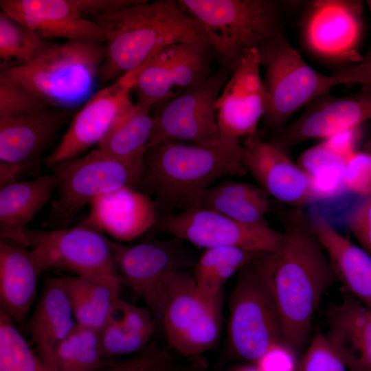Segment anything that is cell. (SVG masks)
I'll return each instance as SVG.
<instances>
[{"label":"cell","mask_w":371,"mask_h":371,"mask_svg":"<svg viewBox=\"0 0 371 371\" xmlns=\"http://www.w3.org/2000/svg\"><path fill=\"white\" fill-rule=\"evenodd\" d=\"M179 6L206 34L214 54L228 71L247 49L283 31L284 6L275 0H181Z\"/></svg>","instance_id":"cell-4"},{"label":"cell","mask_w":371,"mask_h":371,"mask_svg":"<svg viewBox=\"0 0 371 371\" xmlns=\"http://www.w3.org/2000/svg\"><path fill=\"white\" fill-rule=\"evenodd\" d=\"M284 228L277 249L254 261L280 315L284 338L297 352L310 342L313 318L335 273L301 207L278 210Z\"/></svg>","instance_id":"cell-1"},{"label":"cell","mask_w":371,"mask_h":371,"mask_svg":"<svg viewBox=\"0 0 371 371\" xmlns=\"http://www.w3.org/2000/svg\"><path fill=\"white\" fill-rule=\"evenodd\" d=\"M269 196L259 186L225 179L204 192L199 206L243 223L269 225Z\"/></svg>","instance_id":"cell-30"},{"label":"cell","mask_w":371,"mask_h":371,"mask_svg":"<svg viewBox=\"0 0 371 371\" xmlns=\"http://www.w3.org/2000/svg\"><path fill=\"white\" fill-rule=\"evenodd\" d=\"M214 55L208 43L184 42L155 52L133 71L124 74L139 102L154 105L170 99L206 79Z\"/></svg>","instance_id":"cell-12"},{"label":"cell","mask_w":371,"mask_h":371,"mask_svg":"<svg viewBox=\"0 0 371 371\" xmlns=\"http://www.w3.org/2000/svg\"><path fill=\"white\" fill-rule=\"evenodd\" d=\"M346 225L361 248L371 256V191L350 211Z\"/></svg>","instance_id":"cell-41"},{"label":"cell","mask_w":371,"mask_h":371,"mask_svg":"<svg viewBox=\"0 0 371 371\" xmlns=\"http://www.w3.org/2000/svg\"><path fill=\"white\" fill-rule=\"evenodd\" d=\"M326 312L329 343L350 371H371V309L343 286Z\"/></svg>","instance_id":"cell-22"},{"label":"cell","mask_w":371,"mask_h":371,"mask_svg":"<svg viewBox=\"0 0 371 371\" xmlns=\"http://www.w3.org/2000/svg\"><path fill=\"white\" fill-rule=\"evenodd\" d=\"M297 371H348L325 335L316 330L306 350L299 357Z\"/></svg>","instance_id":"cell-39"},{"label":"cell","mask_w":371,"mask_h":371,"mask_svg":"<svg viewBox=\"0 0 371 371\" xmlns=\"http://www.w3.org/2000/svg\"><path fill=\"white\" fill-rule=\"evenodd\" d=\"M243 144L247 173L269 196L293 207L318 201L306 174L282 148L262 139L258 132Z\"/></svg>","instance_id":"cell-19"},{"label":"cell","mask_w":371,"mask_h":371,"mask_svg":"<svg viewBox=\"0 0 371 371\" xmlns=\"http://www.w3.org/2000/svg\"><path fill=\"white\" fill-rule=\"evenodd\" d=\"M29 247L46 270L56 268L77 276L118 275L111 240L84 221L72 228L25 229Z\"/></svg>","instance_id":"cell-13"},{"label":"cell","mask_w":371,"mask_h":371,"mask_svg":"<svg viewBox=\"0 0 371 371\" xmlns=\"http://www.w3.org/2000/svg\"><path fill=\"white\" fill-rule=\"evenodd\" d=\"M340 85H360L371 87V59L341 67L333 73Z\"/></svg>","instance_id":"cell-43"},{"label":"cell","mask_w":371,"mask_h":371,"mask_svg":"<svg viewBox=\"0 0 371 371\" xmlns=\"http://www.w3.org/2000/svg\"><path fill=\"white\" fill-rule=\"evenodd\" d=\"M59 177L55 172L0 188L1 240L29 247L25 229L28 223L51 199Z\"/></svg>","instance_id":"cell-26"},{"label":"cell","mask_w":371,"mask_h":371,"mask_svg":"<svg viewBox=\"0 0 371 371\" xmlns=\"http://www.w3.org/2000/svg\"><path fill=\"white\" fill-rule=\"evenodd\" d=\"M297 352L286 341L272 344L255 363L260 371H297Z\"/></svg>","instance_id":"cell-42"},{"label":"cell","mask_w":371,"mask_h":371,"mask_svg":"<svg viewBox=\"0 0 371 371\" xmlns=\"http://www.w3.org/2000/svg\"><path fill=\"white\" fill-rule=\"evenodd\" d=\"M34 30L0 12V59L1 67L29 64L55 46Z\"/></svg>","instance_id":"cell-34"},{"label":"cell","mask_w":371,"mask_h":371,"mask_svg":"<svg viewBox=\"0 0 371 371\" xmlns=\"http://www.w3.org/2000/svg\"><path fill=\"white\" fill-rule=\"evenodd\" d=\"M144 167V158L117 159L100 148L58 162L52 168L59 177L57 197L51 201L43 226L68 228L78 212L97 197L124 187L135 188Z\"/></svg>","instance_id":"cell-7"},{"label":"cell","mask_w":371,"mask_h":371,"mask_svg":"<svg viewBox=\"0 0 371 371\" xmlns=\"http://www.w3.org/2000/svg\"><path fill=\"white\" fill-rule=\"evenodd\" d=\"M234 371H260V370L255 363H252L238 368Z\"/></svg>","instance_id":"cell-48"},{"label":"cell","mask_w":371,"mask_h":371,"mask_svg":"<svg viewBox=\"0 0 371 371\" xmlns=\"http://www.w3.org/2000/svg\"><path fill=\"white\" fill-rule=\"evenodd\" d=\"M346 159L322 142L303 152L297 164L309 178L320 200L337 196L345 189L343 174Z\"/></svg>","instance_id":"cell-35"},{"label":"cell","mask_w":371,"mask_h":371,"mask_svg":"<svg viewBox=\"0 0 371 371\" xmlns=\"http://www.w3.org/2000/svg\"><path fill=\"white\" fill-rule=\"evenodd\" d=\"M149 232L164 233L201 249L234 247L259 253L275 251L283 237L282 232L269 225L243 223L199 206L157 214Z\"/></svg>","instance_id":"cell-11"},{"label":"cell","mask_w":371,"mask_h":371,"mask_svg":"<svg viewBox=\"0 0 371 371\" xmlns=\"http://www.w3.org/2000/svg\"><path fill=\"white\" fill-rule=\"evenodd\" d=\"M13 321L0 311V371H55L36 355Z\"/></svg>","instance_id":"cell-36"},{"label":"cell","mask_w":371,"mask_h":371,"mask_svg":"<svg viewBox=\"0 0 371 371\" xmlns=\"http://www.w3.org/2000/svg\"><path fill=\"white\" fill-rule=\"evenodd\" d=\"M76 324L61 278H47L30 322L38 355L57 371L55 351Z\"/></svg>","instance_id":"cell-27"},{"label":"cell","mask_w":371,"mask_h":371,"mask_svg":"<svg viewBox=\"0 0 371 371\" xmlns=\"http://www.w3.org/2000/svg\"><path fill=\"white\" fill-rule=\"evenodd\" d=\"M68 109L49 107L33 113L0 118V161L25 170L40 157L71 117Z\"/></svg>","instance_id":"cell-21"},{"label":"cell","mask_w":371,"mask_h":371,"mask_svg":"<svg viewBox=\"0 0 371 371\" xmlns=\"http://www.w3.org/2000/svg\"><path fill=\"white\" fill-rule=\"evenodd\" d=\"M262 254L234 247L205 249L192 271L197 289L210 300L223 302L228 280Z\"/></svg>","instance_id":"cell-32"},{"label":"cell","mask_w":371,"mask_h":371,"mask_svg":"<svg viewBox=\"0 0 371 371\" xmlns=\"http://www.w3.org/2000/svg\"><path fill=\"white\" fill-rule=\"evenodd\" d=\"M362 150L366 151L371 154V129L367 134L363 144Z\"/></svg>","instance_id":"cell-46"},{"label":"cell","mask_w":371,"mask_h":371,"mask_svg":"<svg viewBox=\"0 0 371 371\" xmlns=\"http://www.w3.org/2000/svg\"><path fill=\"white\" fill-rule=\"evenodd\" d=\"M98 371H197L192 361H181L157 342H150L133 357Z\"/></svg>","instance_id":"cell-37"},{"label":"cell","mask_w":371,"mask_h":371,"mask_svg":"<svg viewBox=\"0 0 371 371\" xmlns=\"http://www.w3.org/2000/svg\"><path fill=\"white\" fill-rule=\"evenodd\" d=\"M1 10L46 40L104 43V31L80 12L75 0H1Z\"/></svg>","instance_id":"cell-20"},{"label":"cell","mask_w":371,"mask_h":371,"mask_svg":"<svg viewBox=\"0 0 371 371\" xmlns=\"http://www.w3.org/2000/svg\"><path fill=\"white\" fill-rule=\"evenodd\" d=\"M359 127L336 133L324 139V143L332 150L348 158L353 152L358 139Z\"/></svg>","instance_id":"cell-45"},{"label":"cell","mask_w":371,"mask_h":371,"mask_svg":"<svg viewBox=\"0 0 371 371\" xmlns=\"http://www.w3.org/2000/svg\"><path fill=\"white\" fill-rule=\"evenodd\" d=\"M371 120V87L363 85L347 96L325 93L305 106L291 124L271 140L289 153L294 146L311 139H326L360 126Z\"/></svg>","instance_id":"cell-17"},{"label":"cell","mask_w":371,"mask_h":371,"mask_svg":"<svg viewBox=\"0 0 371 371\" xmlns=\"http://www.w3.org/2000/svg\"><path fill=\"white\" fill-rule=\"evenodd\" d=\"M45 270L34 250L1 240L0 311L16 322L23 321L34 302L39 278Z\"/></svg>","instance_id":"cell-25"},{"label":"cell","mask_w":371,"mask_h":371,"mask_svg":"<svg viewBox=\"0 0 371 371\" xmlns=\"http://www.w3.org/2000/svg\"><path fill=\"white\" fill-rule=\"evenodd\" d=\"M75 1L83 16L90 15L94 18L117 12L135 3L138 0H75Z\"/></svg>","instance_id":"cell-44"},{"label":"cell","mask_w":371,"mask_h":371,"mask_svg":"<svg viewBox=\"0 0 371 371\" xmlns=\"http://www.w3.org/2000/svg\"><path fill=\"white\" fill-rule=\"evenodd\" d=\"M256 47L247 49L225 82L215 103L221 139L240 141L258 132L270 107V98L260 75Z\"/></svg>","instance_id":"cell-15"},{"label":"cell","mask_w":371,"mask_h":371,"mask_svg":"<svg viewBox=\"0 0 371 371\" xmlns=\"http://www.w3.org/2000/svg\"><path fill=\"white\" fill-rule=\"evenodd\" d=\"M256 48L270 98V107L263 120L265 126L275 133L284 128L302 107L339 85L333 74H323L308 65L289 42L284 30Z\"/></svg>","instance_id":"cell-8"},{"label":"cell","mask_w":371,"mask_h":371,"mask_svg":"<svg viewBox=\"0 0 371 371\" xmlns=\"http://www.w3.org/2000/svg\"><path fill=\"white\" fill-rule=\"evenodd\" d=\"M253 261L238 273L229 297L227 342L234 357L256 363L272 344L286 340L278 310Z\"/></svg>","instance_id":"cell-9"},{"label":"cell","mask_w":371,"mask_h":371,"mask_svg":"<svg viewBox=\"0 0 371 371\" xmlns=\"http://www.w3.org/2000/svg\"><path fill=\"white\" fill-rule=\"evenodd\" d=\"M343 180L345 189L368 195L371 191V154L353 152L346 161Z\"/></svg>","instance_id":"cell-40"},{"label":"cell","mask_w":371,"mask_h":371,"mask_svg":"<svg viewBox=\"0 0 371 371\" xmlns=\"http://www.w3.org/2000/svg\"><path fill=\"white\" fill-rule=\"evenodd\" d=\"M144 164L135 188L153 196L157 214L198 207L204 192L221 179L247 173L240 141L215 146L165 142L147 148Z\"/></svg>","instance_id":"cell-2"},{"label":"cell","mask_w":371,"mask_h":371,"mask_svg":"<svg viewBox=\"0 0 371 371\" xmlns=\"http://www.w3.org/2000/svg\"><path fill=\"white\" fill-rule=\"evenodd\" d=\"M366 3L368 5V10H369V12H370V19H371V0H368L366 1ZM370 44H369V47L367 50V52H366V54L364 57H363V59L362 60H370L371 59V37H370Z\"/></svg>","instance_id":"cell-47"},{"label":"cell","mask_w":371,"mask_h":371,"mask_svg":"<svg viewBox=\"0 0 371 371\" xmlns=\"http://www.w3.org/2000/svg\"><path fill=\"white\" fill-rule=\"evenodd\" d=\"M223 302L206 298L192 271L170 273L164 280L152 314L170 348L185 358L201 357L216 346L221 330Z\"/></svg>","instance_id":"cell-6"},{"label":"cell","mask_w":371,"mask_h":371,"mask_svg":"<svg viewBox=\"0 0 371 371\" xmlns=\"http://www.w3.org/2000/svg\"><path fill=\"white\" fill-rule=\"evenodd\" d=\"M152 107L133 102L98 144V148L117 159H143L153 129Z\"/></svg>","instance_id":"cell-31"},{"label":"cell","mask_w":371,"mask_h":371,"mask_svg":"<svg viewBox=\"0 0 371 371\" xmlns=\"http://www.w3.org/2000/svg\"><path fill=\"white\" fill-rule=\"evenodd\" d=\"M49 107L34 93L0 72V118L33 113Z\"/></svg>","instance_id":"cell-38"},{"label":"cell","mask_w":371,"mask_h":371,"mask_svg":"<svg viewBox=\"0 0 371 371\" xmlns=\"http://www.w3.org/2000/svg\"><path fill=\"white\" fill-rule=\"evenodd\" d=\"M85 221L117 240L130 241L154 226L157 216L150 196L132 187H124L95 199Z\"/></svg>","instance_id":"cell-23"},{"label":"cell","mask_w":371,"mask_h":371,"mask_svg":"<svg viewBox=\"0 0 371 371\" xmlns=\"http://www.w3.org/2000/svg\"><path fill=\"white\" fill-rule=\"evenodd\" d=\"M363 10V2L359 0L311 1L302 21L307 49L319 59L342 67L361 62Z\"/></svg>","instance_id":"cell-14"},{"label":"cell","mask_w":371,"mask_h":371,"mask_svg":"<svg viewBox=\"0 0 371 371\" xmlns=\"http://www.w3.org/2000/svg\"><path fill=\"white\" fill-rule=\"evenodd\" d=\"M184 243L175 237L134 245L111 242L117 271L151 313L166 278L172 272L193 268L197 260Z\"/></svg>","instance_id":"cell-16"},{"label":"cell","mask_w":371,"mask_h":371,"mask_svg":"<svg viewBox=\"0 0 371 371\" xmlns=\"http://www.w3.org/2000/svg\"><path fill=\"white\" fill-rule=\"evenodd\" d=\"M152 313L122 299L100 332L104 357H115L139 352L150 342L156 328Z\"/></svg>","instance_id":"cell-29"},{"label":"cell","mask_w":371,"mask_h":371,"mask_svg":"<svg viewBox=\"0 0 371 371\" xmlns=\"http://www.w3.org/2000/svg\"><path fill=\"white\" fill-rule=\"evenodd\" d=\"M57 371H98L114 362L104 355L99 330L76 324L55 351Z\"/></svg>","instance_id":"cell-33"},{"label":"cell","mask_w":371,"mask_h":371,"mask_svg":"<svg viewBox=\"0 0 371 371\" xmlns=\"http://www.w3.org/2000/svg\"><path fill=\"white\" fill-rule=\"evenodd\" d=\"M228 79V70L212 73L179 95L154 105L153 129L148 148L165 142L186 141L215 146L221 139L216 101Z\"/></svg>","instance_id":"cell-10"},{"label":"cell","mask_w":371,"mask_h":371,"mask_svg":"<svg viewBox=\"0 0 371 371\" xmlns=\"http://www.w3.org/2000/svg\"><path fill=\"white\" fill-rule=\"evenodd\" d=\"M106 51L104 43L67 41L25 65L0 67V72L49 107L70 109L92 95Z\"/></svg>","instance_id":"cell-5"},{"label":"cell","mask_w":371,"mask_h":371,"mask_svg":"<svg viewBox=\"0 0 371 371\" xmlns=\"http://www.w3.org/2000/svg\"><path fill=\"white\" fill-rule=\"evenodd\" d=\"M310 227L324 249L337 280L371 309V256L338 232L316 208L307 212Z\"/></svg>","instance_id":"cell-24"},{"label":"cell","mask_w":371,"mask_h":371,"mask_svg":"<svg viewBox=\"0 0 371 371\" xmlns=\"http://www.w3.org/2000/svg\"><path fill=\"white\" fill-rule=\"evenodd\" d=\"M76 324L100 330L120 298L119 275L61 278Z\"/></svg>","instance_id":"cell-28"},{"label":"cell","mask_w":371,"mask_h":371,"mask_svg":"<svg viewBox=\"0 0 371 371\" xmlns=\"http://www.w3.org/2000/svg\"><path fill=\"white\" fill-rule=\"evenodd\" d=\"M132 85L122 76L93 94L72 118L54 150L44 159L52 168L78 157L104 138L120 115L133 103Z\"/></svg>","instance_id":"cell-18"},{"label":"cell","mask_w":371,"mask_h":371,"mask_svg":"<svg viewBox=\"0 0 371 371\" xmlns=\"http://www.w3.org/2000/svg\"><path fill=\"white\" fill-rule=\"evenodd\" d=\"M93 21L106 36V58L98 75L100 85L134 71L166 45L184 42L210 45L201 27L175 1L138 0Z\"/></svg>","instance_id":"cell-3"}]
</instances>
